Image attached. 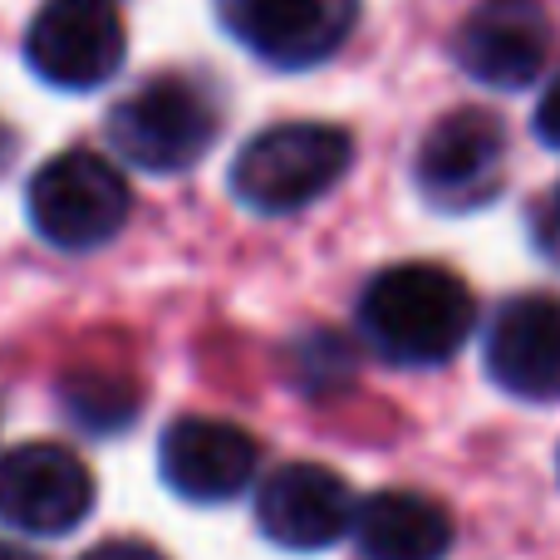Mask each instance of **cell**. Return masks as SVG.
I'll return each mask as SVG.
<instances>
[{"label":"cell","instance_id":"1","mask_svg":"<svg viewBox=\"0 0 560 560\" xmlns=\"http://www.w3.org/2000/svg\"><path fill=\"white\" fill-rule=\"evenodd\" d=\"M472 290L443 266H388L359 295V329L388 359L408 369H433L472 335Z\"/></svg>","mask_w":560,"mask_h":560},{"label":"cell","instance_id":"12","mask_svg":"<svg viewBox=\"0 0 560 560\" xmlns=\"http://www.w3.org/2000/svg\"><path fill=\"white\" fill-rule=\"evenodd\" d=\"M551 55V20L536 0H487L457 30V65L492 89H526Z\"/></svg>","mask_w":560,"mask_h":560},{"label":"cell","instance_id":"16","mask_svg":"<svg viewBox=\"0 0 560 560\" xmlns=\"http://www.w3.org/2000/svg\"><path fill=\"white\" fill-rule=\"evenodd\" d=\"M84 560H167V556L153 551V546H143V541H104V546H94Z\"/></svg>","mask_w":560,"mask_h":560},{"label":"cell","instance_id":"4","mask_svg":"<svg viewBox=\"0 0 560 560\" xmlns=\"http://www.w3.org/2000/svg\"><path fill=\"white\" fill-rule=\"evenodd\" d=\"M108 138L143 173H183L212 148L217 108L187 79H153L114 108Z\"/></svg>","mask_w":560,"mask_h":560},{"label":"cell","instance_id":"9","mask_svg":"<svg viewBox=\"0 0 560 560\" xmlns=\"http://www.w3.org/2000/svg\"><path fill=\"white\" fill-rule=\"evenodd\" d=\"M354 492L319 463H285L256 487V522L285 551H325L354 532Z\"/></svg>","mask_w":560,"mask_h":560},{"label":"cell","instance_id":"18","mask_svg":"<svg viewBox=\"0 0 560 560\" xmlns=\"http://www.w3.org/2000/svg\"><path fill=\"white\" fill-rule=\"evenodd\" d=\"M0 560H35V556H25V551H15V546H0Z\"/></svg>","mask_w":560,"mask_h":560},{"label":"cell","instance_id":"14","mask_svg":"<svg viewBox=\"0 0 560 560\" xmlns=\"http://www.w3.org/2000/svg\"><path fill=\"white\" fill-rule=\"evenodd\" d=\"M65 408L89 433H114V428L133 423L138 388L118 374H74L65 384Z\"/></svg>","mask_w":560,"mask_h":560},{"label":"cell","instance_id":"8","mask_svg":"<svg viewBox=\"0 0 560 560\" xmlns=\"http://www.w3.org/2000/svg\"><path fill=\"white\" fill-rule=\"evenodd\" d=\"M222 20L266 65L310 69L349 39L359 0H222Z\"/></svg>","mask_w":560,"mask_h":560},{"label":"cell","instance_id":"5","mask_svg":"<svg viewBox=\"0 0 560 560\" xmlns=\"http://www.w3.org/2000/svg\"><path fill=\"white\" fill-rule=\"evenodd\" d=\"M506 128L487 108H457L428 128L413 163V183L443 212H472L502 192Z\"/></svg>","mask_w":560,"mask_h":560},{"label":"cell","instance_id":"17","mask_svg":"<svg viewBox=\"0 0 560 560\" xmlns=\"http://www.w3.org/2000/svg\"><path fill=\"white\" fill-rule=\"evenodd\" d=\"M541 236H546V246H551V256L560 261V187L551 192V207H546V217H541Z\"/></svg>","mask_w":560,"mask_h":560},{"label":"cell","instance_id":"15","mask_svg":"<svg viewBox=\"0 0 560 560\" xmlns=\"http://www.w3.org/2000/svg\"><path fill=\"white\" fill-rule=\"evenodd\" d=\"M536 133L551 148H560V79L541 94V104H536Z\"/></svg>","mask_w":560,"mask_h":560},{"label":"cell","instance_id":"6","mask_svg":"<svg viewBox=\"0 0 560 560\" xmlns=\"http://www.w3.org/2000/svg\"><path fill=\"white\" fill-rule=\"evenodd\" d=\"M124 20L114 0H49L25 35V59L55 89H98L124 65Z\"/></svg>","mask_w":560,"mask_h":560},{"label":"cell","instance_id":"3","mask_svg":"<svg viewBox=\"0 0 560 560\" xmlns=\"http://www.w3.org/2000/svg\"><path fill=\"white\" fill-rule=\"evenodd\" d=\"M30 222L59 252H94V246L114 242L128 222V183L108 158L98 153H59L30 177Z\"/></svg>","mask_w":560,"mask_h":560},{"label":"cell","instance_id":"10","mask_svg":"<svg viewBox=\"0 0 560 560\" xmlns=\"http://www.w3.org/2000/svg\"><path fill=\"white\" fill-rule=\"evenodd\" d=\"M261 447L246 428L222 418H177L163 433L158 467L163 482L187 502H232L252 487Z\"/></svg>","mask_w":560,"mask_h":560},{"label":"cell","instance_id":"11","mask_svg":"<svg viewBox=\"0 0 560 560\" xmlns=\"http://www.w3.org/2000/svg\"><path fill=\"white\" fill-rule=\"evenodd\" d=\"M487 374L512 398H560V300L516 295L487 325Z\"/></svg>","mask_w":560,"mask_h":560},{"label":"cell","instance_id":"13","mask_svg":"<svg viewBox=\"0 0 560 560\" xmlns=\"http://www.w3.org/2000/svg\"><path fill=\"white\" fill-rule=\"evenodd\" d=\"M364 560H443L453 551V516L423 492L388 487L354 512Z\"/></svg>","mask_w":560,"mask_h":560},{"label":"cell","instance_id":"2","mask_svg":"<svg viewBox=\"0 0 560 560\" xmlns=\"http://www.w3.org/2000/svg\"><path fill=\"white\" fill-rule=\"evenodd\" d=\"M354 163V143L335 124H276L256 133L232 163V192L261 217L319 202Z\"/></svg>","mask_w":560,"mask_h":560},{"label":"cell","instance_id":"7","mask_svg":"<svg viewBox=\"0 0 560 560\" xmlns=\"http://www.w3.org/2000/svg\"><path fill=\"white\" fill-rule=\"evenodd\" d=\"M94 512V472L59 443H20L0 457V522L25 536H65Z\"/></svg>","mask_w":560,"mask_h":560}]
</instances>
